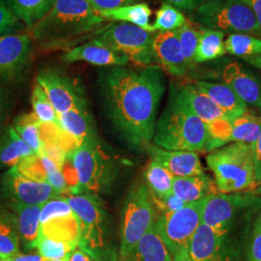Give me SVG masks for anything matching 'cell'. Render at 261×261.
<instances>
[{
  "label": "cell",
  "instance_id": "obj_1",
  "mask_svg": "<svg viewBox=\"0 0 261 261\" xmlns=\"http://www.w3.org/2000/svg\"><path fill=\"white\" fill-rule=\"evenodd\" d=\"M103 109L114 128L137 150L152 143L159 107L166 90L157 65L108 67L99 77Z\"/></svg>",
  "mask_w": 261,
  "mask_h": 261
},
{
  "label": "cell",
  "instance_id": "obj_2",
  "mask_svg": "<svg viewBox=\"0 0 261 261\" xmlns=\"http://www.w3.org/2000/svg\"><path fill=\"white\" fill-rule=\"evenodd\" d=\"M103 22L86 0H56L47 15L30 30L42 46L58 47L96 31Z\"/></svg>",
  "mask_w": 261,
  "mask_h": 261
},
{
  "label": "cell",
  "instance_id": "obj_3",
  "mask_svg": "<svg viewBox=\"0 0 261 261\" xmlns=\"http://www.w3.org/2000/svg\"><path fill=\"white\" fill-rule=\"evenodd\" d=\"M206 125L189 109L179 90H171L169 103L157 119L152 143L163 149L205 152Z\"/></svg>",
  "mask_w": 261,
  "mask_h": 261
},
{
  "label": "cell",
  "instance_id": "obj_4",
  "mask_svg": "<svg viewBox=\"0 0 261 261\" xmlns=\"http://www.w3.org/2000/svg\"><path fill=\"white\" fill-rule=\"evenodd\" d=\"M81 223L79 249L94 261H118L112 225L103 202L90 194L62 196Z\"/></svg>",
  "mask_w": 261,
  "mask_h": 261
},
{
  "label": "cell",
  "instance_id": "obj_5",
  "mask_svg": "<svg viewBox=\"0 0 261 261\" xmlns=\"http://www.w3.org/2000/svg\"><path fill=\"white\" fill-rule=\"evenodd\" d=\"M256 215H249L224 230L200 224L188 245L192 261H246L248 238Z\"/></svg>",
  "mask_w": 261,
  "mask_h": 261
},
{
  "label": "cell",
  "instance_id": "obj_6",
  "mask_svg": "<svg viewBox=\"0 0 261 261\" xmlns=\"http://www.w3.org/2000/svg\"><path fill=\"white\" fill-rule=\"evenodd\" d=\"M219 193L252 191L256 185L255 161L251 143L235 142L209 152L206 158Z\"/></svg>",
  "mask_w": 261,
  "mask_h": 261
},
{
  "label": "cell",
  "instance_id": "obj_7",
  "mask_svg": "<svg viewBox=\"0 0 261 261\" xmlns=\"http://www.w3.org/2000/svg\"><path fill=\"white\" fill-rule=\"evenodd\" d=\"M158 217L149 189L145 183H137L130 189L124 207L119 261L134 251L141 237L149 230Z\"/></svg>",
  "mask_w": 261,
  "mask_h": 261
},
{
  "label": "cell",
  "instance_id": "obj_8",
  "mask_svg": "<svg viewBox=\"0 0 261 261\" xmlns=\"http://www.w3.org/2000/svg\"><path fill=\"white\" fill-rule=\"evenodd\" d=\"M196 19L203 28L260 38L252 10L243 0H207L196 10Z\"/></svg>",
  "mask_w": 261,
  "mask_h": 261
},
{
  "label": "cell",
  "instance_id": "obj_9",
  "mask_svg": "<svg viewBox=\"0 0 261 261\" xmlns=\"http://www.w3.org/2000/svg\"><path fill=\"white\" fill-rule=\"evenodd\" d=\"M261 211V197L252 191L218 193L204 199L201 224L214 230H224L251 214Z\"/></svg>",
  "mask_w": 261,
  "mask_h": 261
},
{
  "label": "cell",
  "instance_id": "obj_10",
  "mask_svg": "<svg viewBox=\"0 0 261 261\" xmlns=\"http://www.w3.org/2000/svg\"><path fill=\"white\" fill-rule=\"evenodd\" d=\"M94 35L139 67L156 64L152 32L130 23L113 22L97 29Z\"/></svg>",
  "mask_w": 261,
  "mask_h": 261
},
{
  "label": "cell",
  "instance_id": "obj_11",
  "mask_svg": "<svg viewBox=\"0 0 261 261\" xmlns=\"http://www.w3.org/2000/svg\"><path fill=\"white\" fill-rule=\"evenodd\" d=\"M204 199L188 203L175 212L158 215L154 228L171 255L188 249V245L201 224Z\"/></svg>",
  "mask_w": 261,
  "mask_h": 261
},
{
  "label": "cell",
  "instance_id": "obj_12",
  "mask_svg": "<svg viewBox=\"0 0 261 261\" xmlns=\"http://www.w3.org/2000/svg\"><path fill=\"white\" fill-rule=\"evenodd\" d=\"M80 195L103 192L112 179V164L98 145L81 144L72 153Z\"/></svg>",
  "mask_w": 261,
  "mask_h": 261
},
{
  "label": "cell",
  "instance_id": "obj_13",
  "mask_svg": "<svg viewBox=\"0 0 261 261\" xmlns=\"http://www.w3.org/2000/svg\"><path fill=\"white\" fill-rule=\"evenodd\" d=\"M208 140L205 152H211L224 145L245 142L252 144L261 132V115L246 112L234 120L219 119L206 125Z\"/></svg>",
  "mask_w": 261,
  "mask_h": 261
},
{
  "label": "cell",
  "instance_id": "obj_14",
  "mask_svg": "<svg viewBox=\"0 0 261 261\" xmlns=\"http://www.w3.org/2000/svg\"><path fill=\"white\" fill-rule=\"evenodd\" d=\"M36 83L47 94L57 114L87 106L81 85L58 71L50 69L40 71Z\"/></svg>",
  "mask_w": 261,
  "mask_h": 261
},
{
  "label": "cell",
  "instance_id": "obj_15",
  "mask_svg": "<svg viewBox=\"0 0 261 261\" xmlns=\"http://www.w3.org/2000/svg\"><path fill=\"white\" fill-rule=\"evenodd\" d=\"M33 51L29 33H15L0 38V80L18 79L27 70Z\"/></svg>",
  "mask_w": 261,
  "mask_h": 261
},
{
  "label": "cell",
  "instance_id": "obj_16",
  "mask_svg": "<svg viewBox=\"0 0 261 261\" xmlns=\"http://www.w3.org/2000/svg\"><path fill=\"white\" fill-rule=\"evenodd\" d=\"M3 191L13 204L44 205L49 200L62 197L48 183L22 177L14 168L3 177Z\"/></svg>",
  "mask_w": 261,
  "mask_h": 261
},
{
  "label": "cell",
  "instance_id": "obj_17",
  "mask_svg": "<svg viewBox=\"0 0 261 261\" xmlns=\"http://www.w3.org/2000/svg\"><path fill=\"white\" fill-rule=\"evenodd\" d=\"M62 60L66 63L84 61L92 65L102 67H124L130 62L127 56L122 55L97 38L77 47L70 48L62 56Z\"/></svg>",
  "mask_w": 261,
  "mask_h": 261
},
{
  "label": "cell",
  "instance_id": "obj_18",
  "mask_svg": "<svg viewBox=\"0 0 261 261\" xmlns=\"http://www.w3.org/2000/svg\"><path fill=\"white\" fill-rule=\"evenodd\" d=\"M153 53L156 64L168 74L184 76L190 71L176 31H161L154 35Z\"/></svg>",
  "mask_w": 261,
  "mask_h": 261
},
{
  "label": "cell",
  "instance_id": "obj_19",
  "mask_svg": "<svg viewBox=\"0 0 261 261\" xmlns=\"http://www.w3.org/2000/svg\"><path fill=\"white\" fill-rule=\"evenodd\" d=\"M223 83L230 87L247 106L260 107L261 82L241 63L230 61L222 69Z\"/></svg>",
  "mask_w": 261,
  "mask_h": 261
},
{
  "label": "cell",
  "instance_id": "obj_20",
  "mask_svg": "<svg viewBox=\"0 0 261 261\" xmlns=\"http://www.w3.org/2000/svg\"><path fill=\"white\" fill-rule=\"evenodd\" d=\"M146 152L151 160L167 168L173 176L185 177L205 173L196 152L163 149L153 143L148 145Z\"/></svg>",
  "mask_w": 261,
  "mask_h": 261
},
{
  "label": "cell",
  "instance_id": "obj_21",
  "mask_svg": "<svg viewBox=\"0 0 261 261\" xmlns=\"http://www.w3.org/2000/svg\"><path fill=\"white\" fill-rule=\"evenodd\" d=\"M60 127L71 136L77 145H98L97 130L87 106L58 114Z\"/></svg>",
  "mask_w": 261,
  "mask_h": 261
},
{
  "label": "cell",
  "instance_id": "obj_22",
  "mask_svg": "<svg viewBox=\"0 0 261 261\" xmlns=\"http://www.w3.org/2000/svg\"><path fill=\"white\" fill-rule=\"evenodd\" d=\"M195 85L216 103L229 120H234L249 112L248 106L224 83L197 81Z\"/></svg>",
  "mask_w": 261,
  "mask_h": 261
},
{
  "label": "cell",
  "instance_id": "obj_23",
  "mask_svg": "<svg viewBox=\"0 0 261 261\" xmlns=\"http://www.w3.org/2000/svg\"><path fill=\"white\" fill-rule=\"evenodd\" d=\"M172 193L184 202L192 203L218 194L215 180L206 173L195 176L173 178Z\"/></svg>",
  "mask_w": 261,
  "mask_h": 261
},
{
  "label": "cell",
  "instance_id": "obj_24",
  "mask_svg": "<svg viewBox=\"0 0 261 261\" xmlns=\"http://www.w3.org/2000/svg\"><path fill=\"white\" fill-rule=\"evenodd\" d=\"M39 232L53 240L67 243L76 249L81 238V223L73 212L40 224Z\"/></svg>",
  "mask_w": 261,
  "mask_h": 261
},
{
  "label": "cell",
  "instance_id": "obj_25",
  "mask_svg": "<svg viewBox=\"0 0 261 261\" xmlns=\"http://www.w3.org/2000/svg\"><path fill=\"white\" fill-rule=\"evenodd\" d=\"M179 92L189 109L205 125L226 118L216 103L207 95L201 92L195 84L184 85L179 89Z\"/></svg>",
  "mask_w": 261,
  "mask_h": 261
},
{
  "label": "cell",
  "instance_id": "obj_26",
  "mask_svg": "<svg viewBox=\"0 0 261 261\" xmlns=\"http://www.w3.org/2000/svg\"><path fill=\"white\" fill-rule=\"evenodd\" d=\"M19 241L27 249H34L40 230V215L43 205L13 204Z\"/></svg>",
  "mask_w": 261,
  "mask_h": 261
},
{
  "label": "cell",
  "instance_id": "obj_27",
  "mask_svg": "<svg viewBox=\"0 0 261 261\" xmlns=\"http://www.w3.org/2000/svg\"><path fill=\"white\" fill-rule=\"evenodd\" d=\"M224 43L228 55L261 70L260 38L249 34H229Z\"/></svg>",
  "mask_w": 261,
  "mask_h": 261
},
{
  "label": "cell",
  "instance_id": "obj_28",
  "mask_svg": "<svg viewBox=\"0 0 261 261\" xmlns=\"http://www.w3.org/2000/svg\"><path fill=\"white\" fill-rule=\"evenodd\" d=\"M122 261H173V258L153 225L141 237L130 255Z\"/></svg>",
  "mask_w": 261,
  "mask_h": 261
},
{
  "label": "cell",
  "instance_id": "obj_29",
  "mask_svg": "<svg viewBox=\"0 0 261 261\" xmlns=\"http://www.w3.org/2000/svg\"><path fill=\"white\" fill-rule=\"evenodd\" d=\"M97 14L105 20L130 23L153 33L152 25L149 24L152 11L147 3L138 2L116 9L99 11Z\"/></svg>",
  "mask_w": 261,
  "mask_h": 261
},
{
  "label": "cell",
  "instance_id": "obj_30",
  "mask_svg": "<svg viewBox=\"0 0 261 261\" xmlns=\"http://www.w3.org/2000/svg\"><path fill=\"white\" fill-rule=\"evenodd\" d=\"M35 154L13 127L0 143V168H14L20 161Z\"/></svg>",
  "mask_w": 261,
  "mask_h": 261
},
{
  "label": "cell",
  "instance_id": "obj_31",
  "mask_svg": "<svg viewBox=\"0 0 261 261\" xmlns=\"http://www.w3.org/2000/svg\"><path fill=\"white\" fill-rule=\"evenodd\" d=\"M224 32L203 28L199 31L195 62L200 64L220 58L226 54Z\"/></svg>",
  "mask_w": 261,
  "mask_h": 261
},
{
  "label": "cell",
  "instance_id": "obj_32",
  "mask_svg": "<svg viewBox=\"0 0 261 261\" xmlns=\"http://www.w3.org/2000/svg\"><path fill=\"white\" fill-rule=\"evenodd\" d=\"M10 8L29 29L43 19L56 0H6Z\"/></svg>",
  "mask_w": 261,
  "mask_h": 261
},
{
  "label": "cell",
  "instance_id": "obj_33",
  "mask_svg": "<svg viewBox=\"0 0 261 261\" xmlns=\"http://www.w3.org/2000/svg\"><path fill=\"white\" fill-rule=\"evenodd\" d=\"M145 184L148 187L153 197L162 198L172 193V183L174 176L167 168L157 162L151 160L144 171Z\"/></svg>",
  "mask_w": 261,
  "mask_h": 261
},
{
  "label": "cell",
  "instance_id": "obj_34",
  "mask_svg": "<svg viewBox=\"0 0 261 261\" xmlns=\"http://www.w3.org/2000/svg\"><path fill=\"white\" fill-rule=\"evenodd\" d=\"M40 124L33 112L21 114L15 120L14 129L35 154L43 156V142L40 136Z\"/></svg>",
  "mask_w": 261,
  "mask_h": 261
},
{
  "label": "cell",
  "instance_id": "obj_35",
  "mask_svg": "<svg viewBox=\"0 0 261 261\" xmlns=\"http://www.w3.org/2000/svg\"><path fill=\"white\" fill-rule=\"evenodd\" d=\"M19 252V238L16 217L0 214V259L12 257Z\"/></svg>",
  "mask_w": 261,
  "mask_h": 261
},
{
  "label": "cell",
  "instance_id": "obj_36",
  "mask_svg": "<svg viewBox=\"0 0 261 261\" xmlns=\"http://www.w3.org/2000/svg\"><path fill=\"white\" fill-rule=\"evenodd\" d=\"M188 23L184 14L168 3H163L156 13V19L152 25L153 32L174 31Z\"/></svg>",
  "mask_w": 261,
  "mask_h": 261
},
{
  "label": "cell",
  "instance_id": "obj_37",
  "mask_svg": "<svg viewBox=\"0 0 261 261\" xmlns=\"http://www.w3.org/2000/svg\"><path fill=\"white\" fill-rule=\"evenodd\" d=\"M31 105L32 110L39 121L47 124L59 125L58 114L55 108L49 102L47 94L43 88L36 83L33 86L31 94ZM60 126V125H59Z\"/></svg>",
  "mask_w": 261,
  "mask_h": 261
},
{
  "label": "cell",
  "instance_id": "obj_38",
  "mask_svg": "<svg viewBox=\"0 0 261 261\" xmlns=\"http://www.w3.org/2000/svg\"><path fill=\"white\" fill-rule=\"evenodd\" d=\"M35 248L38 253L45 259H64L69 258L71 253L75 251V248L69 244L60 241H56L44 234L39 232L37 240L35 242Z\"/></svg>",
  "mask_w": 261,
  "mask_h": 261
},
{
  "label": "cell",
  "instance_id": "obj_39",
  "mask_svg": "<svg viewBox=\"0 0 261 261\" xmlns=\"http://www.w3.org/2000/svg\"><path fill=\"white\" fill-rule=\"evenodd\" d=\"M20 176L32 181L47 183V169L44 156L30 155L14 167Z\"/></svg>",
  "mask_w": 261,
  "mask_h": 261
},
{
  "label": "cell",
  "instance_id": "obj_40",
  "mask_svg": "<svg viewBox=\"0 0 261 261\" xmlns=\"http://www.w3.org/2000/svg\"><path fill=\"white\" fill-rule=\"evenodd\" d=\"M177 33L178 39L182 47V51L186 59L190 70H192L195 65V56H196V47L198 44L199 31L193 28L191 24L187 23L182 28L175 30Z\"/></svg>",
  "mask_w": 261,
  "mask_h": 261
},
{
  "label": "cell",
  "instance_id": "obj_41",
  "mask_svg": "<svg viewBox=\"0 0 261 261\" xmlns=\"http://www.w3.org/2000/svg\"><path fill=\"white\" fill-rule=\"evenodd\" d=\"M246 261H261V211L252 222L247 243Z\"/></svg>",
  "mask_w": 261,
  "mask_h": 261
},
{
  "label": "cell",
  "instance_id": "obj_42",
  "mask_svg": "<svg viewBox=\"0 0 261 261\" xmlns=\"http://www.w3.org/2000/svg\"><path fill=\"white\" fill-rule=\"evenodd\" d=\"M21 21L10 8L6 0H0V38L19 33Z\"/></svg>",
  "mask_w": 261,
  "mask_h": 261
},
{
  "label": "cell",
  "instance_id": "obj_43",
  "mask_svg": "<svg viewBox=\"0 0 261 261\" xmlns=\"http://www.w3.org/2000/svg\"><path fill=\"white\" fill-rule=\"evenodd\" d=\"M71 213H73V211L63 197L49 200L42 207L40 215V224L46 223L47 221L57 217L65 216Z\"/></svg>",
  "mask_w": 261,
  "mask_h": 261
},
{
  "label": "cell",
  "instance_id": "obj_44",
  "mask_svg": "<svg viewBox=\"0 0 261 261\" xmlns=\"http://www.w3.org/2000/svg\"><path fill=\"white\" fill-rule=\"evenodd\" d=\"M152 198H153L155 207L157 209V212L160 211L161 214L175 212L179 209L183 208L187 204L186 202H184L180 197L175 196L173 193L169 194L165 197H162V198H156L153 196H152Z\"/></svg>",
  "mask_w": 261,
  "mask_h": 261
},
{
  "label": "cell",
  "instance_id": "obj_45",
  "mask_svg": "<svg viewBox=\"0 0 261 261\" xmlns=\"http://www.w3.org/2000/svg\"><path fill=\"white\" fill-rule=\"evenodd\" d=\"M96 12L113 10L138 3L139 0H86Z\"/></svg>",
  "mask_w": 261,
  "mask_h": 261
},
{
  "label": "cell",
  "instance_id": "obj_46",
  "mask_svg": "<svg viewBox=\"0 0 261 261\" xmlns=\"http://www.w3.org/2000/svg\"><path fill=\"white\" fill-rule=\"evenodd\" d=\"M164 3H168L180 11L191 12L198 9L207 0H163Z\"/></svg>",
  "mask_w": 261,
  "mask_h": 261
},
{
  "label": "cell",
  "instance_id": "obj_47",
  "mask_svg": "<svg viewBox=\"0 0 261 261\" xmlns=\"http://www.w3.org/2000/svg\"><path fill=\"white\" fill-rule=\"evenodd\" d=\"M254 161H255V179L256 184L261 181V132L257 138L252 144Z\"/></svg>",
  "mask_w": 261,
  "mask_h": 261
},
{
  "label": "cell",
  "instance_id": "obj_48",
  "mask_svg": "<svg viewBox=\"0 0 261 261\" xmlns=\"http://www.w3.org/2000/svg\"><path fill=\"white\" fill-rule=\"evenodd\" d=\"M243 1L250 7V9L252 10V14L258 25L261 39V0H243Z\"/></svg>",
  "mask_w": 261,
  "mask_h": 261
},
{
  "label": "cell",
  "instance_id": "obj_49",
  "mask_svg": "<svg viewBox=\"0 0 261 261\" xmlns=\"http://www.w3.org/2000/svg\"><path fill=\"white\" fill-rule=\"evenodd\" d=\"M8 107H9L8 98H7L6 92L3 88V85L0 82V123L6 119L7 112H8Z\"/></svg>",
  "mask_w": 261,
  "mask_h": 261
},
{
  "label": "cell",
  "instance_id": "obj_50",
  "mask_svg": "<svg viewBox=\"0 0 261 261\" xmlns=\"http://www.w3.org/2000/svg\"><path fill=\"white\" fill-rule=\"evenodd\" d=\"M5 261H45V259L39 253H31V254H23L19 252L18 254L4 259Z\"/></svg>",
  "mask_w": 261,
  "mask_h": 261
},
{
  "label": "cell",
  "instance_id": "obj_51",
  "mask_svg": "<svg viewBox=\"0 0 261 261\" xmlns=\"http://www.w3.org/2000/svg\"><path fill=\"white\" fill-rule=\"evenodd\" d=\"M69 261H94L87 253H85L81 249H75L74 252L71 253Z\"/></svg>",
  "mask_w": 261,
  "mask_h": 261
},
{
  "label": "cell",
  "instance_id": "obj_52",
  "mask_svg": "<svg viewBox=\"0 0 261 261\" xmlns=\"http://www.w3.org/2000/svg\"><path fill=\"white\" fill-rule=\"evenodd\" d=\"M172 258H173V261H192L190 255H189L188 249H182V250L178 251L177 252H175L172 255Z\"/></svg>",
  "mask_w": 261,
  "mask_h": 261
},
{
  "label": "cell",
  "instance_id": "obj_53",
  "mask_svg": "<svg viewBox=\"0 0 261 261\" xmlns=\"http://www.w3.org/2000/svg\"><path fill=\"white\" fill-rule=\"evenodd\" d=\"M252 192L254 195L260 196L261 197V181L260 182H258V183L254 186V188L252 190Z\"/></svg>",
  "mask_w": 261,
  "mask_h": 261
},
{
  "label": "cell",
  "instance_id": "obj_54",
  "mask_svg": "<svg viewBox=\"0 0 261 261\" xmlns=\"http://www.w3.org/2000/svg\"><path fill=\"white\" fill-rule=\"evenodd\" d=\"M69 258H64V259H47V260L45 261H69Z\"/></svg>",
  "mask_w": 261,
  "mask_h": 261
},
{
  "label": "cell",
  "instance_id": "obj_55",
  "mask_svg": "<svg viewBox=\"0 0 261 261\" xmlns=\"http://www.w3.org/2000/svg\"><path fill=\"white\" fill-rule=\"evenodd\" d=\"M259 109H260V112H261V100H260V107H259Z\"/></svg>",
  "mask_w": 261,
  "mask_h": 261
}]
</instances>
